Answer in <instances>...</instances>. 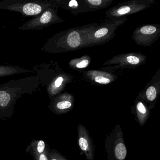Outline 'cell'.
Returning a JSON list of instances; mask_svg holds the SVG:
<instances>
[{"mask_svg": "<svg viewBox=\"0 0 160 160\" xmlns=\"http://www.w3.org/2000/svg\"><path fill=\"white\" fill-rule=\"evenodd\" d=\"M41 84L40 79L34 75L0 85V118H11L18 100L25 94L36 91Z\"/></svg>", "mask_w": 160, "mask_h": 160, "instance_id": "obj_1", "label": "cell"}, {"mask_svg": "<svg viewBox=\"0 0 160 160\" xmlns=\"http://www.w3.org/2000/svg\"><path fill=\"white\" fill-rule=\"evenodd\" d=\"M95 24L60 32L48 38L42 50L50 54L65 53L83 48L86 36Z\"/></svg>", "mask_w": 160, "mask_h": 160, "instance_id": "obj_2", "label": "cell"}, {"mask_svg": "<svg viewBox=\"0 0 160 160\" xmlns=\"http://www.w3.org/2000/svg\"><path fill=\"white\" fill-rule=\"evenodd\" d=\"M32 71L46 89L50 100L60 93L72 79L70 75L62 71L57 62H53L36 65Z\"/></svg>", "mask_w": 160, "mask_h": 160, "instance_id": "obj_3", "label": "cell"}, {"mask_svg": "<svg viewBox=\"0 0 160 160\" xmlns=\"http://www.w3.org/2000/svg\"><path fill=\"white\" fill-rule=\"evenodd\" d=\"M125 18L105 20L100 25L95 24L86 36L84 47L102 45L114 38L116 30L126 21Z\"/></svg>", "mask_w": 160, "mask_h": 160, "instance_id": "obj_4", "label": "cell"}, {"mask_svg": "<svg viewBox=\"0 0 160 160\" xmlns=\"http://www.w3.org/2000/svg\"><path fill=\"white\" fill-rule=\"evenodd\" d=\"M53 2L51 0H3L0 10L19 12L24 18L36 16L45 11Z\"/></svg>", "mask_w": 160, "mask_h": 160, "instance_id": "obj_5", "label": "cell"}, {"mask_svg": "<svg viewBox=\"0 0 160 160\" xmlns=\"http://www.w3.org/2000/svg\"><path fill=\"white\" fill-rule=\"evenodd\" d=\"M105 147L108 160H125L127 148L124 143L122 129L119 124L107 135Z\"/></svg>", "mask_w": 160, "mask_h": 160, "instance_id": "obj_6", "label": "cell"}, {"mask_svg": "<svg viewBox=\"0 0 160 160\" xmlns=\"http://www.w3.org/2000/svg\"><path fill=\"white\" fill-rule=\"evenodd\" d=\"M59 8L53 2L52 5L42 13L34 17L19 27V29L22 31L42 30L53 24L62 23L63 20L59 17L58 13Z\"/></svg>", "mask_w": 160, "mask_h": 160, "instance_id": "obj_7", "label": "cell"}, {"mask_svg": "<svg viewBox=\"0 0 160 160\" xmlns=\"http://www.w3.org/2000/svg\"><path fill=\"white\" fill-rule=\"evenodd\" d=\"M154 0H132L119 3L106 12L108 19L116 20L125 18V16L141 12L155 4Z\"/></svg>", "mask_w": 160, "mask_h": 160, "instance_id": "obj_8", "label": "cell"}, {"mask_svg": "<svg viewBox=\"0 0 160 160\" xmlns=\"http://www.w3.org/2000/svg\"><path fill=\"white\" fill-rule=\"evenodd\" d=\"M146 57L139 53H130L115 56L104 63V65H115L112 67L102 68L106 72H113L123 68H135L146 62Z\"/></svg>", "mask_w": 160, "mask_h": 160, "instance_id": "obj_9", "label": "cell"}, {"mask_svg": "<svg viewBox=\"0 0 160 160\" xmlns=\"http://www.w3.org/2000/svg\"><path fill=\"white\" fill-rule=\"evenodd\" d=\"M160 36V25L151 24L137 28L133 33L132 39L137 44L148 47L156 42Z\"/></svg>", "mask_w": 160, "mask_h": 160, "instance_id": "obj_10", "label": "cell"}, {"mask_svg": "<svg viewBox=\"0 0 160 160\" xmlns=\"http://www.w3.org/2000/svg\"><path fill=\"white\" fill-rule=\"evenodd\" d=\"M74 101V98L70 93H60L51 99L48 108L54 114L63 115L73 108Z\"/></svg>", "mask_w": 160, "mask_h": 160, "instance_id": "obj_11", "label": "cell"}, {"mask_svg": "<svg viewBox=\"0 0 160 160\" xmlns=\"http://www.w3.org/2000/svg\"><path fill=\"white\" fill-rule=\"evenodd\" d=\"M78 145L80 151L84 153L88 160H94L93 141L86 127L82 124L78 125Z\"/></svg>", "mask_w": 160, "mask_h": 160, "instance_id": "obj_12", "label": "cell"}, {"mask_svg": "<svg viewBox=\"0 0 160 160\" xmlns=\"http://www.w3.org/2000/svg\"><path fill=\"white\" fill-rule=\"evenodd\" d=\"M160 74L155 75L150 82L146 86V88L139 95L146 102L149 108L154 107L157 98L160 94Z\"/></svg>", "mask_w": 160, "mask_h": 160, "instance_id": "obj_13", "label": "cell"}, {"mask_svg": "<svg viewBox=\"0 0 160 160\" xmlns=\"http://www.w3.org/2000/svg\"><path fill=\"white\" fill-rule=\"evenodd\" d=\"M132 111L137 122L140 126L145 124L150 114V108L139 95L135 101Z\"/></svg>", "mask_w": 160, "mask_h": 160, "instance_id": "obj_14", "label": "cell"}, {"mask_svg": "<svg viewBox=\"0 0 160 160\" xmlns=\"http://www.w3.org/2000/svg\"><path fill=\"white\" fill-rule=\"evenodd\" d=\"M59 7L69 11L74 15L89 12L86 0H52Z\"/></svg>", "mask_w": 160, "mask_h": 160, "instance_id": "obj_15", "label": "cell"}, {"mask_svg": "<svg viewBox=\"0 0 160 160\" xmlns=\"http://www.w3.org/2000/svg\"><path fill=\"white\" fill-rule=\"evenodd\" d=\"M87 79L92 83L100 85H108L114 82L117 79L116 75L106 71L90 70L85 73Z\"/></svg>", "mask_w": 160, "mask_h": 160, "instance_id": "obj_16", "label": "cell"}, {"mask_svg": "<svg viewBox=\"0 0 160 160\" xmlns=\"http://www.w3.org/2000/svg\"><path fill=\"white\" fill-rule=\"evenodd\" d=\"M50 150L47 144L42 139H33L26 149V152L33 156Z\"/></svg>", "mask_w": 160, "mask_h": 160, "instance_id": "obj_17", "label": "cell"}, {"mask_svg": "<svg viewBox=\"0 0 160 160\" xmlns=\"http://www.w3.org/2000/svg\"><path fill=\"white\" fill-rule=\"evenodd\" d=\"M28 72H32V71L13 65H0V77Z\"/></svg>", "mask_w": 160, "mask_h": 160, "instance_id": "obj_18", "label": "cell"}, {"mask_svg": "<svg viewBox=\"0 0 160 160\" xmlns=\"http://www.w3.org/2000/svg\"><path fill=\"white\" fill-rule=\"evenodd\" d=\"M89 12H95L111 5L113 0H86Z\"/></svg>", "mask_w": 160, "mask_h": 160, "instance_id": "obj_19", "label": "cell"}, {"mask_svg": "<svg viewBox=\"0 0 160 160\" xmlns=\"http://www.w3.org/2000/svg\"><path fill=\"white\" fill-rule=\"evenodd\" d=\"M89 56H85L78 58L74 59L69 62V66L72 69H83L87 68L90 63Z\"/></svg>", "mask_w": 160, "mask_h": 160, "instance_id": "obj_20", "label": "cell"}, {"mask_svg": "<svg viewBox=\"0 0 160 160\" xmlns=\"http://www.w3.org/2000/svg\"><path fill=\"white\" fill-rule=\"evenodd\" d=\"M49 160H68L64 156L54 149L50 150L48 153Z\"/></svg>", "mask_w": 160, "mask_h": 160, "instance_id": "obj_21", "label": "cell"}, {"mask_svg": "<svg viewBox=\"0 0 160 160\" xmlns=\"http://www.w3.org/2000/svg\"><path fill=\"white\" fill-rule=\"evenodd\" d=\"M50 150L47 151L41 154H37L32 156L34 160H49L48 158V153Z\"/></svg>", "mask_w": 160, "mask_h": 160, "instance_id": "obj_22", "label": "cell"}]
</instances>
